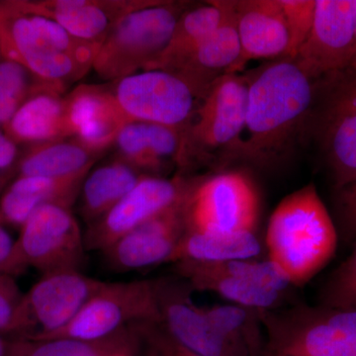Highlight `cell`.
Segmentation results:
<instances>
[{
	"mask_svg": "<svg viewBox=\"0 0 356 356\" xmlns=\"http://www.w3.org/2000/svg\"><path fill=\"white\" fill-rule=\"evenodd\" d=\"M116 144L120 159L146 175L163 177L154 159L147 123L130 122L117 136Z\"/></svg>",
	"mask_w": 356,
	"mask_h": 356,
	"instance_id": "31",
	"label": "cell"
},
{
	"mask_svg": "<svg viewBox=\"0 0 356 356\" xmlns=\"http://www.w3.org/2000/svg\"><path fill=\"white\" fill-rule=\"evenodd\" d=\"M107 356H139L137 339L131 325H129V334L126 339L110 351Z\"/></svg>",
	"mask_w": 356,
	"mask_h": 356,
	"instance_id": "39",
	"label": "cell"
},
{
	"mask_svg": "<svg viewBox=\"0 0 356 356\" xmlns=\"http://www.w3.org/2000/svg\"><path fill=\"white\" fill-rule=\"evenodd\" d=\"M104 283L81 270L44 274L24 293L10 339H41L64 329Z\"/></svg>",
	"mask_w": 356,
	"mask_h": 356,
	"instance_id": "10",
	"label": "cell"
},
{
	"mask_svg": "<svg viewBox=\"0 0 356 356\" xmlns=\"http://www.w3.org/2000/svg\"><path fill=\"white\" fill-rule=\"evenodd\" d=\"M156 0H21L23 6L57 22L77 39L102 44L119 20Z\"/></svg>",
	"mask_w": 356,
	"mask_h": 356,
	"instance_id": "19",
	"label": "cell"
},
{
	"mask_svg": "<svg viewBox=\"0 0 356 356\" xmlns=\"http://www.w3.org/2000/svg\"><path fill=\"white\" fill-rule=\"evenodd\" d=\"M264 356H295L292 355H288V353H280V351H274L271 350H268L266 348V353H264Z\"/></svg>",
	"mask_w": 356,
	"mask_h": 356,
	"instance_id": "41",
	"label": "cell"
},
{
	"mask_svg": "<svg viewBox=\"0 0 356 356\" xmlns=\"http://www.w3.org/2000/svg\"><path fill=\"white\" fill-rule=\"evenodd\" d=\"M337 208L346 240L356 238V177L337 189Z\"/></svg>",
	"mask_w": 356,
	"mask_h": 356,
	"instance_id": "36",
	"label": "cell"
},
{
	"mask_svg": "<svg viewBox=\"0 0 356 356\" xmlns=\"http://www.w3.org/2000/svg\"><path fill=\"white\" fill-rule=\"evenodd\" d=\"M96 154L74 139L35 145L21 154L16 177H65L89 172Z\"/></svg>",
	"mask_w": 356,
	"mask_h": 356,
	"instance_id": "26",
	"label": "cell"
},
{
	"mask_svg": "<svg viewBox=\"0 0 356 356\" xmlns=\"http://www.w3.org/2000/svg\"><path fill=\"white\" fill-rule=\"evenodd\" d=\"M322 302L331 308L356 311V248L325 282Z\"/></svg>",
	"mask_w": 356,
	"mask_h": 356,
	"instance_id": "32",
	"label": "cell"
},
{
	"mask_svg": "<svg viewBox=\"0 0 356 356\" xmlns=\"http://www.w3.org/2000/svg\"><path fill=\"white\" fill-rule=\"evenodd\" d=\"M9 339L0 334V356H6Z\"/></svg>",
	"mask_w": 356,
	"mask_h": 356,
	"instance_id": "40",
	"label": "cell"
},
{
	"mask_svg": "<svg viewBox=\"0 0 356 356\" xmlns=\"http://www.w3.org/2000/svg\"><path fill=\"white\" fill-rule=\"evenodd\" d=\"M261 196L252 178L238 170H222L191 181L184 200L186 232L257 233Z\"/></svg>",
	"mask_w": 356,
	"mask_h": 356,
	"instance_id": "8",
	"label": "cell"
},
{
	"mask_svg": "<svg viewBox=\"0 0 356 356\" xmlns=\"http://www.w3.org/2000/svg\"><path fill=\"white\" fill-rule=\"evenodd\" d=\"M185 6L156 0L122 17L96 56L92 69L98 76L116 81L146 70L165 51Z\"/></svg>",
	"mask_w": 356,
	"mask_h": 356,
	"instance_id": "6",
	"label": "cell"
},
{
	"mask_svg": "<svg viewBox=\"0 0 356 356\" xmlns=\"http://www.w3.org/2000/svg\"><path fill=\"white\" fill-rule=\"evenodd\" d=\"M175 273L196 291L211 292L234 305L264 313L281 308L289 284L267 259L179 261Z\"/></svg>",
	"mask_w": 356,
	"mask_h": 356,
	"instance_id": "9",
	"label": "cell"
},
{
	"mask_svg": "<svg viewBox=\"0 0 356 356\" xmlns=\"http://www.w3.org/2000/svg\"><path fill=\"white\" fill-rule=\"evenodd\" d=\"M24 273L18 264L15 254V240L7 232L6 227L0 225V273L16 276Z\"/></svg>",
	"mask_w": 356,
	"mask_h": 356,
	"instance_id": "38",
	"label": "cell"
},
{
	"mask_svg": "<svg viewBox=\"0 0 356 356\" xmlns=\"http://www.w3.org/2000/svg\"><path fill=\"white\" fill-rule=\"evenodd\" d=\"M72 139L100 154L111 146L130 123L112 91L99 86H79L65 97Z\"/></svg>",
	"mask_w": 356,
	"mask_h": 356,
	"instance_id": "18",
	"label": "cell"
},
{
	"mask_svg": "<svg viewBox=\"0 0 356 356\" xmlns=\"http://www.w3.org/2000/svg\"><path fill=\"white\" fill-rule=\"evenodd\" d=\"M241 55L234 74L259 58H286L289 33L280 0L233 1Z\"/></svg>",
	"mask_w": 356,
	"mask_h": 356,
	"instance_id": "21",
	"label": "cell"
},
{
	"mask_svg": "<svg viewBox=\"0 0 356 356\" xmlns=\"http://www.w3.org/2000/svg\"><path fill=\"white\" fill-rule=\"evenodd\" d=\"M356 0H316L310 34L294 58L312 81L346 69L355 51Z\"/></svg>",
	"mask_w": 356,
	"mask_h": 356,
	"instance_id": "15",
	"label": "cell"
},
{
	"mask_svg": "<svg viewBox=\"0 0 356 356\" xmlns=\"http://www.w3.org/2000/svg\"><path fill=\"white\" fill-rule=\"evenodd\" d=\"M86 243L76 216L65 206H42L19 229L15 254L23 271L34 268L44 274L81 270Z\"/></svg>",
	"mask_w": 356,
	"mask_h": 356,
	"instance_id": "11",
	"label": "cell"
},
{
	"mask_svg": "<svg viewBox=\"0 0 356 356\" xmlns=\"http://www.w3.org/2000/svg\"><path fill=\"white\" fill-rule=\"evenodd\" d=\"M185 232L184 201L129 232L102 250L103 262L115 273L172 264Z\"/></svg>",
	"mask_w": 356,
	"mask_h": 356,
	"instance_id": "17",
	"label": "cell"
},
{
	"mask_svg": "<svg viewBox=\"0 0 356 356\" xmlns=\"http://www.w3.org/2000/svg\"><path fill=\"white\" fill-rule=\"evenodd\" d=\"M267 348L295 356H356V311L293 306L261 314Z\"/></svg>",
	"mask_w": 356,
	"mask_h": 356,
	"instance_id": "7",
	"label": "cell"
},
{
	"mask_svg": "<svg viewBox=\"0 0 356 356\" xmlns=\"http://www.w3.org/2000/svg\"><path fill=\"white\" fill-rule=\"evenodd\" d=\"M222 19L216 31L170 74L184 81L197 100L222 77L234 74L241 55L233 1H220Z\"/></svg>",
	"mask_w": 356,
	"mask_h": 356,
	"instance_id": "20",
	"label": "cell"
},
{
	"mask_svg": "<svg viewBox=\"0 0 356 356\" xmlns=\"http://www.w3.org/2000/svg\"><path fill=\"white\" fill-rule=\"evenodd\" d=\"M191 181L146 175L122 200L84 233L86 250L102 252L121 236L184 202Z\"/></svg>",
	"mask_w": 356,
	"mask_h": 356,
	"instance_id": "14",
	"label": "cell"
},
{
	"mask_svg": "<svg viewBox=\"0 0 356 356\" xmlns=\"http://www.w3.org/2000/svg\"><path fill=\"white\" fill-rule=\"evenodd\" d=\"M130 325L137 339L139 356H206L177 343L154 321Z\"/></svg>",
	"mask_w": 356,
	"mask_h": 356,
	"instance_id": "33",
	"label": "cell"
},
{
	"mask_svg": "<svg viewBox=\"0 0 356 356\" xmlns=\"http://www.w3.org/2000/svg\"><path fill=\"white\" fill-rule=\"evenodd\" d=\"M112 93L131 121L181 131L197 107V98L188 86L165 70H143L123 77L116 81Z\"/></svg>",
	"mask_w": 356,
	"mask_h": 356,
	"instance_id": "13",
	"label": "cell"
},
{
	"mask_svg": "<svg viewBox=\"0 0 356 356\" xmlns=\"http://www.w3.org/2000/svg\"><path fill=\"white\" fill-rule=\"evenodd\" d=\"M88 175L14 177L0 196V225L20 229L35 211L48 204L72 207Z\"/></svg>",
	"mask_w": 356,
	"mask_h": 356,
	"instance_id": "22",
	"label": "cell"
},
{
	"mask_svg": "<svg viewBox=\"0 0 356 356\" xmlns=\"http://www.w3.org/2000/svg\"><path fill=\"white\" fill-rule=\"evenodd\" d=\"M262 252L257 233L204 234L185 232L172 264L224 262L259 259Z\"/></svg>",
	"mask_w": 356,
	"mask_h": 356,
	"instance_id": "27",
	"label": "cell"
},
{
	"mask_svg": "<svg viewBox=\"0 0 356 356\" xmlns=\"http://www.w3.org/2000/svg\"><path fill=\"white\" fill-rule=\"evenodd\" d=\"M15 144L31 147L72 138L62 93L44 90L31 96L3 128Z\"/></svg>",
	"mask_w": 356,
	"mask_h": 356,
	"instance_id": "23",
	"label": "cell"
},
{
	"mask_svg": "<svg viewBox=\"0 0 356 356\" xmlns=\"http://www.w3.org/2000/svg\"><path fill=\"white\" fill-rule=\"evenodd\" d=\"M129 334V327L102 341L56 339H9L6 356H107Z\"/></svg>",
	"mask_w": 356,
	"mask_h": 356,
	"instance_id": "29",
	"label": "cell"
},
{
	"mask_svg": "<svg viewBox=\"0 0 356 356\" xmlns=\"http://www.w3.org/2000/svg\"><path fill=\"white\" fill-rule=\"evenodd\" d=\"M20 156L18 145L0 129V196L17 175Z\"/></svg>",
	"mask_w": 356,
	"mask_h": 356,
	"instance_id": "37",
	"label": "cell"
},
{
	"mask_svg": "<svg viewBox=\"0 0 356 356\" xmlns=\"http://www.w3.org/2000/svg\"><path fill=\"white\" fill-rule=\"evenodd\" d=\"M351 65H355L356 67V29H355V58H353V62Z\"/></svg>",
	"mask_w": 356,
	"mask_h": 356,
	"instance_id": "42",
	"label": "cell"
},
{
	"mask_svg": "<svg viewBox=\"0 0 356 356\" xmlns=\"http://www.w3.org/2000/svg\"><path fill=\"white\" fill-rule=\"evenodd\" d=\"M315 137L336 189L356 177V67L314 81V102L305 135Z\"/></svg>",
	"mask_w": 356,
	"mask_h": 356,
	"instance_id": "5",
	"label": "cell"
},
{
	"mask_svg": "<svg viewBox=\"0 0 356 356\" xmlns=\"http://www.w3.org/2000/svg\"><path fill=\"white\" fill-rule=\"evenodd\" d=\"M245 76L227 74L199 100L188 125L182 131L178 166L228 165L240 158L247 114Z\"/></svg>",
	"mask_w": 356,
	"mask_h": 356,
	"instance_id": "4",
	"label": "cell"
},
{
	"mask_svg": "<svg viewBox=\"0 0 356 356\" xmlns=\"http://www.w3.org/2000/svg\"><path fill=\"white\" fill-rule=\"evenodd\" d=\"M2 57L22 65L42 81L65 90L92 69L102 44L83 41L23 6L0 1Z\"/></svg>",
	"mask_w": 356,
	"mask_h": 356,
	"instance_id": "3",
	"label": "cell"
},
{
	"mask_svg": "<svg viewBox=\"0 0 356 356\" xmlns=\"http://www.w3.org/2000/svg\"><path fill=\"white\" fill-rule=\"evenodd\" d=\"M24 293L21 292L15 276L0 273V334L10 339Z\"/></svg>",
	"mask_w": 356,
	"mask_h": 356,
	"instance_id": "35",
	"label": "cell"
},
{
	"mask_svg": "<svg viewBox=\"0 0 356 356\" xmlns=\"http://www.w3.org/2000/svg\"><path fill=\"white\" fill-rule=\"evenodd\" d=\"M339 234L334 220L310 184L276 206L267 225V261L291 287L310 282L337 252Z\"/></svg>",
	"mask_w": 356,
	"mask_h": 356,
	"instance_id": "2",
	"label": "cell"
},
{
	"mask_svg": "<svg viewBox=\"0 0 356 356\" xmlns=\"http://www.w3.org/2000/svg\"><path fill=\"white\" fill-rule=\"evenodd\" d=\"M213 327L238 356H264L267 339L261 314L234 304L203 306Z\"/></svg>",
	"mask_w": 356,
	"mask_h": 356,
	"instance_id": "28",
	"label": "cell"
},
{
	"mask_svg": "<svg viewBox=\"0 0 356 356\" xmlns=\"http://www.w3.org/2000/svg\"><path fill=\"white\" fill-rule=\"evenodd\" d=\"M144 177L146 175L120 159L90 170L77 197L84 221L90 225L104 216Z\"/></svg>",
	"mask_w": 356,
	"mask_h": 356,
	"instance_id": "24",
	"label": "cell"
},
{
	"mask_svg": "<svg viewBox=\"0 0 356 356\" xmlns=\"http://www.w3.org/2000/svg\"><path fill=\"white\" fill-rule=\"evenodd\" d=\"M44 90L64 93L62 88L42 81L13 60H0V129L3 130L18 109L31 96Z\"/></svg>",
	"mask_w": 356,
	"mask_h": 356,
	"instance_id": "30",
	"label": "cell"
},
{
	"mask_svg": "<svg viewBox=\"0 0 356 356\" xmlns=\"http://www.w3.org/2000/svg\"><path fill=\"white\" fill-rule=\"evenodd\" d=\"M245 76L247 114L238 161L274 168L305 136L314 81L288 58H277Z\"/></svg>",
	"mask_w": 356,
	"mask_h": 356,
	"instance_id": "1",
	"label": "cell"
},
{
	"mask_svg": "<svg viewBox=\"0 0 356 356\" xmlns=\"http://www.w3.org/2000/svg\"><path fill=\"white\" fill-rule=\"evenodd\" d=\"M289 33L286 58L294 60L310 34L315 17L316 0H280Z\"/></svg>",
	"mask_w": 356,
	"mask_h": 356,
	"instance_id": "34",
	"label": "cell"
},
{
	"mask_svg": "<svg viewBox=\"0 0 356 356\" xmlns=\"http://www.w3.org/2000/svg\"><path fill=\"white\" fill-rule=\"evenodd\" d=\"M140 321H156L152 280L105 282L67 327L44 339L102 341Z\"/></svg>",
	"mask_w": 356,
	"mask_h": 356,
	"instance_id": "12",
	"label": "cell"
},
{
	"mask_svg": "<svg viewBox=\"0 0 356 356\" xmlns=\"http://www.w3.org/2000/svg\"><path fill=\"white\" fill-rule=\"evenodd\" d=\"M2 58H3V57H2L1 44H0V60H1Z\"/></svg>",
	"mask_w": 356,
	"mask_h": 356,
	"instance_id": "43",
	"label": "cell"
},
{
	"mask_svg": "<svg viewBox=\"0 0 356 356\" xmlns=\"http://www.w3.org/2000/svg\"><path fill=\"white\" fill-rule=\"evenodd\" d=\"M156 324L177 343L206 356H238L220 337L203 306L192 298L191 285L179 276L152 280Z\"/></svg>",
	"mask_w": 356,
	"mask_h": 356,
	"instance_id": "16",
	"label": "cell"
},
{
	"mask_svg": "<svg viewBox=\"0 0 356 356\" xmlns=\"http://www.w3.org/2000/svg\"><path fill=\"white\" fill-rule=\"evenodd\" d=\"M222 19L220 1H208L204 6L185 10L178 18L165 51L146 70L172 72L216 31Z\"/></svg>",
	"mask_w": 356,
	"mask_h": 356,
	"instance_id": "25",
	"label": "cell"
}]
</instances>
